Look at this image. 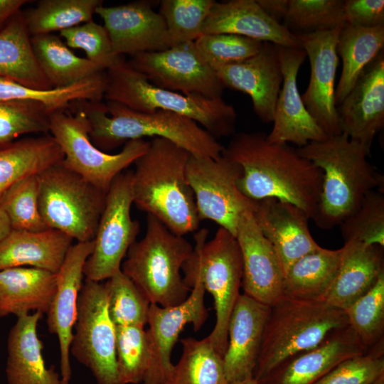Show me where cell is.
<instances>
[{
  "instance_id": "obj_1",
  "label": "cell",
  "mask_w": 384,
  "mask_h": 384,
  "mask_svg": "<svg viewBox=\"0 0 384 384\" xmlns=\"http://www.w3.org/2000/svg\"><path fill=\"white\" fill-rule=\"evenodd\" d=\"M263 132L235 134L222 156L242 169L240 191L258 201L274 198L302 209L313 219L319 202L323 172L288 144H272Z\"/></svg>"
},
{
  "instance_id": "obj_2",
  "label": "cell",
  "mask_w": 384,
  "mask_h": 384,
  "mask_svg": "<svg viewBox=\"0 0 384 384\" xmlns=\"http://www.w3.org/2000/svg\"><path fill=\"white\" fill-rule=\"evenodd\" d=\"M190 155L168 139L153 138L132 171L134 203L181 236L196 231L201 222L186 177Z\"/></svg>"
},
{
  "instance_id": "obj_3",
  "label": "cell",
  "mask_w": 384,
  "mask_h": 384,
  "mask_svg": "<svg viewBox=\"0 0 384 384\" xmlns=\"http://www.w3.org/2000/svg\"><path fill=\"white\" fill-rule=\"evenodd\" d=\"M90 126L93 144L108 153L127 142L144 137L168 139L191 155L218 159L224 147L195 121L175 112L156 110L145 113L115 102L75 101Z\"/></svg>"
},
{
  "instance_id": "obj_4",
  "label": "cell",
  "mask_w": 384,
  "mask_h": 384,
  "mask_svg": "<svg viewBox=\"0 0 384 384\" xmlns=\"http://www.w3.org/2000/svg\"><path fill=\"white\" fill-rule=\"evenodd\" d=\"M297 151L323 172L319 202L312 219L320 228L339 225L368 192L383 187V176L367 159L370 151L344 133L311 142Z\"/></svg>"
},
{
  "instance_id": "obj_5",
  "label": "cell",
  "mask_w": 384,
  "mask_h": 384,
  "mask_svg": "<svg viewBox=\"0 0 384 384\" xmlns=\"http://www.w3.org/2000/svg\"><path fill=\"white\" fill-rule=\"evenodd\" d=\"M105 73L107 101L140 112H175L195 121L216 139L235 134V110L222 97L183 95L156 86L122 57Z\"/></svg>"
},
{
  "instance_id": "obj_6",
  "label": "cell",
  "mask_w": 384,
  "mask_h": 384,
  "mask_svg": "<svg viewBox=\"0 0 384 384\" xmlns=\"http://www.w3.org/2000/svg\"><path fill=\"white\" fill-rule=\"evenodd\" d=\"M348 325L343 309L283 295L270 306L252 378L260 380L286 359L316 347Z\"/></svg>"
},
{
  "instance_id": "obj_7",
  "label": "cell",
  "mask_w": 384,
  "mask_h": 384,
  "mask_svg": "<svg viewBox=\"0 0 384 384\" xmlns=\"http://www.w3.org/2000/svg\"><path fill=\"white\" fill-rule=\"evenodd\" d=\"M193 250L183 236L176 235L157 218L147 214L145 234L129 247L121 270L150 304L174 306L184 302L191 290L181 270Z\"/></svg>"
},
{
  "instance_id": "obj_8",
  "label": "cell",
  "mask_w": 384,
  "mask_h": 384,
  "mask_svg": "<svg viewBox=\"0 0 384 384\" xmlns=\"http://www.w3.org/2000/svg\"><path fill=\"white\" fill-rule=\"evenodd\" d=\"M208 235L206 228L196 232L193 250L181 270L190 289L199 281L213 298L216 320L207 338L223 357L228 346L229 319L240 294L242 260L238 240L229 231L220 227L213 238L206 242Z\"/></svg>"
},
{
  "instance_id": "obj_9",
  "label": "cell",
  "mask_w": 384,
  "mask_h": 384,
  "mask_svg": "<svg viewBox=\"0 0 384 384\" xmlns=\"http://www.w3.org/2000/svg\"><path fill=\"white\" fill-rule=\"evenodd\" d=\"M38 178L39 209L47 228L77 242L93 240L107 193L62 161L38 174Z\"/></svg>"
},
{
  "instance_id": "obj_10",
  "label": "cell",
  "mask_w": 384,
  "mask_h": 384,
  "mask_svg": "<svg viewBox=\"0 0 384 384\" xmlns=\"http://www.w3.org/2000/svg\"><path fill=\"white\" fill-rule=\"evenodd\" d=\"M69 107H73L74 114L65 110L49 115V133L63 151L62 163L107 193L113 180L146 151L149 141L129 140L117 154L105 152L90 139L85 113L73 105Z\"/></svg>"
},
{
  "instance_id": "obj_11",
  "label": "cell",
  "mask_w": 384,
  "mask_h": 384,
  "mask_svg": "<svg viewBox=\"0 0 384 384\" xmlns=\"http://www.w3.org/2000/svg\"><path fill=\"white\" fill-rule=\"evenodd\" d=\"M70 353L87 367L97 384H119L116 357V326L107 308L104 284L85 279Z\"/></svg>"
},
{
  "instance_id": "obj_12",
  "label": "cell",
  "mask_w": 384,
  "mask_h": 384,
  "mask_svg": "<svg viewBox=\"0 0 384 384\" xmlns=\"http://www.w3.org/2000/svg\"><path fill=\"white\" fill-rule=\"evenodd\" d=\"M240 166L221 156L218 159L190 155L186 177L193 192L200 221L210 220L235 236L241 215L254 211L256 201L238 187Z\"/></svg>"
},
{
  "instance_id": "obj_13",
  "label": "cell",
  "mask_w": 384,
  "mask_h": 384,
  "mask_svg": "<svg viewBox=\"0 0 384 384\" xmlns=\"http://www.w3.org/2000/svg\"><path fill=\"white\" fill-rule=\"evenodd\" d=\"M132 203V171H123L113 180L106 194L93 250L83 267L85 279L101 282L121 270L122 260L140 230L139 222L131 217Z\"/></svg>"
},
{
  "instance_id": "obj_14",
  "label": "cell",
  "mask_w": 384,
  "mask_h": 384,
  "mask_svg": "<svg viewBox=\"0 0 384 384\" xmlns=\"http://www.w3.org/2000/svg\"><path fill=\"white\" fill-rule=\"evenodd\" d=\"M128 63L159 87L183 95L222 97L225 87L201 57L194 41L161 51L139 53Z\"/></svg>"
},
{
  "instance_id": "obj_15",
  "label": "cell",
  "mask_w": 384,
  "mask_h": 384,
  "mask_svg": "<svg viewBox=\"0 0 384 384\" xmlns=\"http://www.w3.org/2000/svg\"><path fill=\"white\" fill-rule=\"evenodd\" d=\"M191 290V294L178 305L162 307L150 304L146 331L151 357L143 384H164L174 367L171 355L181 331L188 324H192L193 330L198 331L207 320L204 287L196 281Z\"/></svg>"
},
{
  "instance_id": "obj_16",
  "label": "cell",
  "mask_w": 384,
  "mask_h": 384,
  "mask_svg": "<svg viewBox=\"0 0 384 384\" xmlns=\"http://www.w3.org/2000/svg\"><path fill=\"white\" fill-rule=\"evenodd\" d=\"M341 28L296 34L310 63V80L301 95L304 105L328 136L341 134L335 104V79L338 65L336 44Z\"/></svg>"
},
{
  "instance_id": "obj_17",
  "label": "cell",
  "mask_w": 384,
  "mask_h": 384,
  "mask_svg": "<svg viewBox=\"0 0 384 384\" xmlns=\"http://www.w3.org/2000/svg\"><path fill=\"white\" fill-rule=\"evenodd\" d=\"M306 57L301 48L279 46L283 80L275 105L273 127L266 136L269 143H292L299 148L329 137L306 109L298 90L297 75Z\"/></svg>"
},
{
  "instance_id": "obj_18",
  "label": "cell",
  "mask_w": 384,
  "mask_h": 384,
  "mask_svg": "<svg viewBox=\"0 0 384 384\" xmlns=\"http://www.w3.org/2000/svg\"><path fill=\"white\" fill-rule=\"evenodd\" d=\"M95 14L104 22L113 53L132 56L171 47L164 18L148 1L116 6H98Z\"/></svg>"
},
{
  "instance_id": "obj_19",
  "label": "cell",
  "mask_w": 384,
  "mask_h": 384,
  "mask_svg": "<svg viewBox=\"0 0 384 384\" xmlns=\"http://www.w3.org/2000/svg\"><path fill=\"white\" fill-rule=\"evenodd\" d=\"M235 238L242 260L244 294L272 306L283 296L284 273L274 247L258 227L253 211L241 215Z\"/></svg>"
},
{
  "instance_id": "obj_20",
  "label": "cell",
  "mask_w": 384,
  "mask_h": 384,
  "mask_svg": "<svg viewBox=\"0 0 384 384\" xmlns=\"http://www.w3.org/2000/svg\"><path fill=\"white\" fill-rule=\"evenodd\" d=\"M93 247V240L77 242L70 247L56 273V290L46 313L48 329L58 339L62 384H69L71 378L70 348L77 320L78 301L83 284V267Z\"/></svg>"
},
{
  "instance_id": "obj_21",
  "label": "cell",
  "mask_w": 384,
  "mask_h": 384,
  "mask_svg": "<svg viewBox=\"0 0 384 384\" xmlns=\"http://www.w3.org/2000/svg\"><path fill=\"white\" fill-rule=\"evenodd\" d=\"M336 112L341 133L370 151L384 125L383 50L364 69Z\"/></svg>"
},
{
  "instance_id": "obj_22",
  "label": "cell",
  "mask_w": 384,
  "mask_h": 384,
  "mask_svg": "<svg viewBox=\"0 0 384 384\" xmlns=\"http://www.w3.org/2000/svg\"><path fill=\"white\" fill-rule=\"evenodd\" d=\"M215 72L225 88L241 91L250 97L254 112L262 122H272L283 80L279 46L265 42L255 55L220 66Z\"/></svg>"
},
{
  "instance_id": "obj_23",
  "label": "cell",
  "mask_w": 384,
  "mask_h": 384,
  "mask_svg": "<svg viewBox=\"0 0 384 384\" xmlns=\"http://www.w3.org/2000/svg\"><path fill=\"white\" fill-rule=\"evenodd\" d=\"M253 215L274 247L284 274L298 259L321 247L311 235L309 217L292 203L274 198L258 200Z\"/></svg>"
},
{
  "instance_id": "obj_24",
  "label": "cell",
  "mask_w": 384,
  "mask_h": 384,
  "mask_svg": "<svg viewBox=\"0 0 384 384\" xmlns=\"http://www.w3.org/2000/svg\"><path fill=\"white\" fill-rule=\"evenodd\" d=\"M366 349L348 324L314 348L298 353L275 367L259 384H314L345 359Z\"/></svg>"
},
{
  "instance_id": "obj_25",
  "label": "cell",
  "mask_w": 384,
  "mask_h": 384,
  "mask_svg": "<svg viewBox=\"0 0 384 384\" xmlns=\"http://www.w3.org/2000/svg\"><path fill=\"white\" fill-rule=\"evenodd\" d=\"M270 308L244 293L240 294L229 319L223 356L228 383L253 377Z\"/></svg>"
},
{
  "instance_id": "obj_26",
  "label": "cell",
  "mask_w": 384,
  "mask_h": 384,
  "mask_svg": "<svg viewBox=\"0 0 384 384\" xmlns=\"http://www.w3.org/2000/svg\"><path fill=\"white\" fill-rule=\"evenodd\" d=\"M214 33L242 36L280 47L301 48L297 36L270 16L255 0L215 1L202 29V35Z\"/></svg>"
},
{
  "instance_id": "obj_27",
  "label": "cell",
  "mask_w": 384,
  "mask_h": 384,
  "mask_svg": "<svg viewBox=\"0 0 384 384\" xmlns=\"http://www.w3.org/2000/svg\"><path fill=\"white\" fill-rule=\"evenodd\" d=\"M43 314L17 317L7 339L6 375L8 384H62L55 366H46L37 326Z\"/></svg>"
},
{
  "instance_id": "obj_28",
  "label": "cell",
  "mask_w": 384,
  "mask_h": 384,
  "mask_svg": "<svg viewBox=\"0 0 384 384\" xmlns=\"http://www.w3.org/2000/svg\"><path fill=\"white\" fill-rule=\"evenodd\" d=\"M73 241L56 230L32 232L12 229L0 242V270L29 267L57 273Z\"/></svg>"
},
{
  "instance_id": "obj_29",
  "label": "cell",
  "mask_w": 384,
  "mask_h": 384,
  "mask_svg": "<svg viewBox=\"0 0 384 384\" xmlns=\"http://www.w3.org/2000/svg\"><path fill=\"white\" fill-rule=\"evenodd\" d=\"M341 263L325 302L345 310L367 292L384 272L382 247L346 242Z\"/></svg>"
},
{
  "instance_id": "obj_30",
  "label": "cell",
  "mask_w": 384,
  "mask_h": 384,
  "mask_svg": "<svg viewBox=\"0 0 384 384\" xmlns=\"http://www.w3.org/2000/svg\"><path fill=\"white\" fill-rule=\"evenodd\" d=\"M56 290V273L34 267L0 270V318L47 313Z\"/></svg>"
},
{
  "instance_id": "obj_31",
  "label": "cell",
  "mask_w": 384,
  "mask_h": 384,
  "mask_svg": "<svg viewBox=\"0 0 384 384\" xmlns=\"http://www.w3.org/2000/svg\"><path fill=\"white\" fill-rule=\"evenodd\" d=\"M31 38L20 11L0 31V78L36 90L53 89L36 59Z\"/></svg>"
},
{
  "instance_id": "obj_32",
  "label": "cell",
  "mask_w": 384,
  "mask_h": 384,
  "mask_svg": "<svg viewBox=\"0 0 384 384\" xmlns=\"http://www.w3.org/2000/svg\"><path fill=\"white\" fill-rule=\"evenodd\" d=\"M343 247H323L295 261L284 274L283 295L287 297L325 302L337 274Z\"/></svg>"
},
{
  "instance_id": "obj_33",
  "label": "cell",
  "mask_w": 384,
  "mask_h": 384,
  "mask_svg": "<svg viewBox=\"0 0 384 384\" xmlns=\"http://www.w3.org/2000/svg\"><path fill=\"white\" fill-rule=\"evenodd\" d=\"M63 157L50 134L17 139L0 146V198L16 181L40 174L62 161Z\"/></svg>"
},
{
  "instance_id": "obj_34",
  "label": "cell",
  "mask_w": 384,
  "mask_h": 384,
  "mask_svg": "<svg viewBox=\"0 0 384 384\" xmlns=\"http://www.w3.org/2000/svg\"><path fill=\"white\" fill-rule=\"evenodd\" d=\"M383 47L384 26L363 28L345 23L341 27L336 51L342 60V70L335 90L336 106L348 95L364 69Z\"/></svg>"
},
{
  "instance_id": "obj_35",
  "label": "cell",
  "mask_w": 384,
  "mask_h": 384,
  "mask_svg": "<svg viewBox=\"0 0 384 384\" xmlns=\"http://www.w3.org/2000/svg\"><path fill=\"white\" fill-rule=\"evenodd\" d=\"M39 67L53 88H63L105 71L87 58L77 56L62 39L53 33L31 36Z\"/></svg>"
},
{
  "instance_id": "obj_36",
  "label": "cell",
  "mask_w": 384,
  "mask_h": 384,
  "mask_svg": "<svg viewBox=\"0 0 384 384\" xmlns=\"http://www.w3.org/2000/svg\"><path fill=\"white\" fill-rule=\"evenodd\" d=\"M105 86V71L66 87L46 90L30 88L11 80L0 78V100L37 101L43 104L51 114L67 110L75 101L101 102Z\"/></svg>"
},
{
  "instance_id": "obj_37",
  "label": "cell",
  "mask_w": 384,
  "mask_h": 384,
  "mask_svg": "<svg viewBox=\"0 0 384 384\" xmlns=\"http://www.w3.org/2000/svg\"><path fill=\"white\" fill-rule=\"evenodd\" d=\"M183 353L164 384H228L223 357L209 339L181 340Z\"/></svg>"
},
{
  "instance_id": "obj_38",
  "label": "cell",
  "mask_w": 384,
  "mask_h": 384,
  "mask_svg": "<svg viewBox=\"0 0 384 384\" xmlns=\"http://www.w3.org/2000/svg\"><path fill=\"white\" fill-rule=\"evenodd\" d=\"M102 0H41L23 12L31 36L61 31L93 20Z\"/></svg>"
},
{
  "instance_id": "obj_39",
  "label": "cell",
  "mask_w": 384,
  "mask_h": 384,
  "mask_svg": "<svg viewBox=\"0 0 384 384\" xmlns=\"http://www.w3.org/2000/svg\"><path fill=\"white\" fill-rule=\"evenodd\" d=\"M342 0H288L285 26L294 34L331 31L345 24Z\"/></svg>"
},
{
  "instance_id": "obj_40",
  "label": "cell",
  "mask_w": 384,
  "mask_h": 384,
  "mask_svg": "<svg viewBox=\"0 0 384 384\" xmlns=\"http://www.w3.org/2000/svg\"><path fill=\"white\" fill-rule=\"evenodd\" d=\"M104 287L108 312L116 326L147 324L151 304L121 270L107 279Z\"/></svg>"
},
{
  "instance_id": "obj_41",
  "label": "cell",
  "mask_w": 384,
  "mask_h": 384,
  "mask_svg": "<svg viewBox=\"0 0 384 384\" xmlns=\"http://www.w3.org/2000/svg\"><path fill=\"white\" fill-rule=\"evenodd\" d=\"M116 357L119 384L143 382L151 357L149 336L144 326H116Z\"/></svg>"
},
{
  "instance_id": "obj_42",
  "label": "cell",
  "mask_w": 384,
  "mask_h": 384,
  "mask_svg": "<svg viewBox=\"0 0 384 384\" xmlns=\"http://www.w3.org/2000/svg\"><path fill=\"white\" fill-rule=\"evenodd\" d=\"M38 174L14 183L0 198V208L9 219L13 230L32 232L48 229L39 209Z\"/></svg>"
},
{
  "instance_id": "obj_43",
  "label": "cell",
  "mask_w": 384,
  "mask_h": 384,
  "mask_svg": "<svg viewBox=\"0 0 384 384\" xmlns=\"http://www.w3.org/2000/svg\"><path fill=\"white\" fill-rule=\"evenodd\" d=\"M213 0H162L159 11L164 20L171 47L193 42L202 29Z\"/></svg>"
},
{
  "instance_id": "obj_44",
  "label": "cell",
  "mask_w": 384,
  "mask_h": 384,
  "mask_svg": "<svg viewBox=\"0 0 384 384\" xmlns=\"http://www.w3.org/2000/svg\"><path fill=\"white\" fill-rule=\"evenodd\" d=\"M343 311L348 324L366 349L383 339L384 272L367 292Z\"/></svg>"
},
{
  "instance_id": "obj_45",
  "label": "cell",
  "mask_w": 384,
  "mask_h": 384,
  "mask_svg": "<svg viewBox=\"0 0 384 384\" xmlns=\"http://www.w3.org/2000/svg\"><path fill=\"white\" fill-rule=\"evenodd\" d=\"M46 107L33 100H0V146L11 144L24 134L50 131Z\"/></svg>"
},
{
  "instance_id": "obj_46",
  "label": "cell",
  "mask_w": 384,
  "mask_h": 384,
  "mask_svg": "<svg viewBox=\"0 0 384 384\" xmlns=\"http://www.w3.org/2000/svg\"><path fill=\"white\" fill-rule=\"evenodd\" d=\"M344 242L354 241L384 247V196L368 192L358 208L339 225Z\"/></svg>"
},
{
  "instance_id": "obj_47",
  "label": "cell",
  "mask_w": 384,
  "mask_h": 384,
  "mask_svg": "<svg viewBox=\"0 0 384 384\" xmlns=\"http://www.w3.org/2000/svg\"><path fill=\"white\" fill-rule=\"evenodd\" d=\"M265 42L230 33L203 34L195 41L203 60L214 70L257 54Z\"/></svg>"
},
{
  "instance_id": "obj_48",
  "label": "cell",
  "mask_w": 384,
  "mask_h": 384,
  "mask_svg": "<svg viewBox=\"0 0 384 384\" xmlns=\"http://www.w3.org/2000/svg\"><path fill=\"white\" fill-rule=\"evenodd\" d=\"M383 375V339L365 353L343 360L314 384H371Z\"/></svg>"
},
{
  "instance_id": "obj_49",
  "label": "cell",
  "mask_w": 384,
  "mask_h": 384,
  "mask_svg": "<svg viewBox=\"0 0 384 384\" xmlns=\"http://www.w3.org/2000/svg\"><path fill=\"white\" fill-rule=\"evenodd\" d=\"M65 43L72 48L85 51L90 61L106 70L121 56L112 50L108 33L104 26L93 20L60 31Z\"/></svg>"
},
{
  "instance_id": "obj_50",
  "label": "cell",
  "mask_w": 384,
  "mask_h": 384,
  "mask_svg": "<svg viewBox=\"0 0 384 384\" xmlns=\"http://www.w3.org/2000/svg\"><path fill=\"white\" fill-rule=\"evenodd\" d=\"M345 23L363 28L384 26L383 0H346L343 3Z\"/></svg>"
},
{
  "instance_id": "obj_51",
  "label": "cell",
  "mask_w": 384,
  "mask_h": 384,
  "mask_svg": "<svg viewBox=\"0 0 384 384\" xmlns=\"http://www.w3.org/2000/svg\"><path fill=\"white\" fill-rule=\"evenodd\" d=\"M27 0H0V31L21 11Z\"/></svg>"
},
{
  "instance_id": "obj_52",
  "label": "cell",
  "mask_w": 384,
  "mask_h": 384,
  "mask_svg": "<svg viewBox=\"0 0 384 384\" xmlns=\"http://www.w3.org/2000/svg\"><path fill=\"white\" fill-rule=\"evenodd\" d=\"M257 2L270 16L276 21H279V18H284L288 0H258Z\"/></svg>"
},
{
  "instance_id": "obj_53",
  "label": "cell",
  "mask_w": 384,
  "mask_h": 384,
  "mask_svg": "<svg viewBox=\"0 0 384 384\" xmlns=\"http://www.w3.org/2000/svg\"><path fill=\"white\" fill-rule=\"evenodd\" d=\"M11 230L9 218L0 208V242L9 234Z\"/></svg>"
},
{
  "instance_id": "obj_54",
  "label": "cell",
  "mask_w": 384,
  "mask_h": 384,
  "mask_svg": "<svg viewBox=\"0 0 384 384\" xmlns=\"http://www.w3.org/2000/svg\"><path fill=\"white\" fill-rule=\"evenodd\" d=\"M228 384H259V383L257 380H255L253 378H248L243 380L230 383Z\"/></svg>"
},
{
  "instance_id": "obj_55",
  "label": "cell",
  "mask_w": 384,
  "mask_h": 384,
  "mask_svg": "<svg viewBox=\"0 0 384 384\" xmlns=\"http://www.w3.org/2000/svg\"><path fill=\"white\" fill-rule=\"evenodd\" d=\"M371 384H384V375L380 376Z\"/></svg>"
}]
</instances>
